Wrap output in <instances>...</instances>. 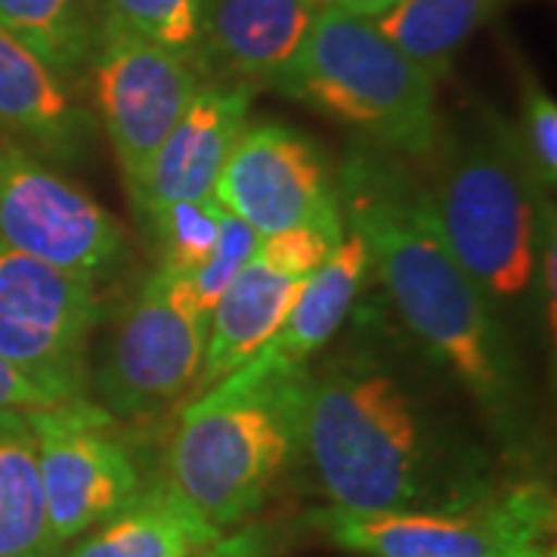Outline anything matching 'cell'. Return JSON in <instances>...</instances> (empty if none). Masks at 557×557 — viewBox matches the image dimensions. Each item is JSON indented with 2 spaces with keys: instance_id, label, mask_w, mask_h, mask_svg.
I'll return each mask as SVG.
<instances>
[{
  "instance_id": "obj_4",
  "label": "cell",
  "mask_w": 557,
  "mask_h": 557,
  "mask_svg": "<svg viewBox=\"0 0 557 557\" xmlns=\"http://www.w3.org/2000/svg\"><path fill=\"white\" fill-rule=\"evenodd\" d=\"M434 84L375 22L325 0L273 90L384 152L431 161L446 137Z\"/></svg>"
},
{
  "instance_id": "obj_2",
  "label": "cell",
  "mask_w": 557,
  "mask_h": 557,
  "mask_svg": "<svg viewBox=\"0 0 557 557\" xmlns=\"http://www.w3.org/2000/svg\"><path fill=\"white\" fill-rule=\"evenodd\" d=\"M335 177L341 214L366 242L409 341L478 406L498 440L520 443L527 381L518 347L449 251L428 186L372 143L354 146Z\"/></svg>"
},
{
  "instance_id": "obj_6",
  "label": "cell",
  "mask_w": 557,
  "mask_h": 557,
  "mask_svg": "<svg viewBox=\"0 0 557 557\" xmlns=\"http://www.w3.org/2000/svg\"><path fill=\"white\" fill-rule=\"evenodd\" d=\"M319 533L366 557H545L555 505L542 483H520L468 508L313 515Z\"/></svg>"
},
{
  "instance_id": "obj_19",
  "label": "cell",
  "mask_w": 557,
  "mask_h": 557,
  "mask_svg": "<svg viewBox=\"0 0 557 557\" xmlns=\"http://www.w3.org/2000/svg\"><path fill=\"white\" fill-rule=\"evenodd\" d=\"M25 416H0V557H62Z\"/></svg>"
},
{
  "instance_id": "obj_22",
  "label": "cell",
  "mask_w": 557,
  "mask_h": 557,
  "mask_svg": "<svg viewBox=\"0 0 557 557\" xmlns=\"http://www.w3.org/2000/svg\"><path fill=\"white\" fill-rule=\"evenodd\" d=\"M220 218H223V205L211 193L201 199L164 205L146 220L159 248L161 273L193 276L218 242Z\"/></svg>"
},
{
  "instance_id": "obj_23",
  "label": "cell",
  "mask_w": 557,
  "mask_h": 557,
  "mask_svg": "<svg viewBox=\"0 0 557 557\" xmlns=\"http://www.w3.org/2000/svg\"><path fill=\"white\" fill-rule=\"evenodd\" d=\"M102 10L171 53H199L205 0H102Z\"/></svg>"
},
{
  "instance_id": "obj_15",
  "label": "cell",
  "mask_w": 557,
  "mask_h": 557,
  "mask_svg": "<svg viewBox=\"0 0 557 557\" xmlns=\"http://www.w3.org/2000/svg\"><path fill=\"white\" fill-rule=\"evenodd\" d=\"M0 131L62 168L81 164L97 139V121L69 81L7 28H0Z\"/></svg>"
},
{
  "instance_id": "obj_13",
  "label": "cell",
  "mask_w": 557,
  "mask_h": 557,
  "mask_svg": "<svg viewBox=\"0 0 557 557\" xmlns=\"http://www.w3.org/2000/svg\"><path fill=\"white\" fill-rule=\"evenodd\" d=\"M248 87L205 84L137 183L127 186L137 218L146 223L164 205L211 196L218 189L223 164L248 124Z\"/></svg>"
},
{
  "instance_id": "obj_20",
  "label": "cell",
  "mask_w": 557,
  "mask_h": 557,
  "mask_svg": "<svg viewBox=\"0 0 557 557\" xmlns=\"http://www.w3.org/2000/svg\"><path fill=\"white\" fill-rule=\"evenodd\" d=\"M498 7L502 0H399L372 22L406 60L437 81Z\"/></svg>"
},
{
  "instance_id": "obj_11",
  "label": "cell",
  "mask_w": 557,
  "mask_h": 557,
  "mask_svg": "<svg viewBox=\"0 0 557 557\" xmlns=\"http://www.w3.org/2000/svg\"><path fill=\"white\" fill-rule=\"evenodd\" d=\"M35 446L47 515L62 545L112 518L143 490V474L119 418L90 397L62 399L25 416Z\"/></svg>"
},
{
  "instance_id": "obj_8",
  "label": "cell",
  "mask_w": 557,
  "mask_h": 557,
  "mask_svg": "<svg viewBox=\"0 0 557 557\" xmlns=\"http://www.w3.org/2000/svg\"><path fill=\"white\" fill-rule=\"evenodd\" d=\"M97 282L0 242V354L50 397H90Z\"/></svg>"
},
{
  "instance_id": "obj_28",
  "label": "cell",
  "mask_w": 557,
  "mask_h": 557,
  "mask_svg": "<svg viewBox=\"0 0 557 557\" xmlns=\"http://www.w3.org/2000/svg\"><path fill=\"white\" fill-rule=\"evenodd\" d=\"M273 542H276L273 527L248 523V527H242L230 536L220 533L211 545L199 548L193 557H270L273 555Z\"/></svg>"
},
{
  "instance_id": "obj_5",
  "label": "cell",
  "mask_w": 557,
  "mask_h": 557,
  "mask_svg": "<svg viewBox=\"0 0 557 557\" xmlns=\"http://www.w3.org/2000/svg\"><path fill=\"white\" fill-rule=\"evenodd\" d=\"M431 161L437 177L428 193L449 251L498 313L515 307L530 292L552 226L518 131L486 119L474 134L443 137Z\"/></svg>"
},
{
  "instance_id": "obj_16",
  "label": "cell",
  "mask_w": 557,
  "mask_h": 557,
  "mask_svg": "<svg viewBox=\"0 0 557 557\" xmlns=\"http://www.w3.org/2000/svg\"><path fill=\"white\" fill-rule=\"evenodd\" d=\"M307 278L278 273L270 263L251 258L211 310L205 359L196 394L236 372L273 341L288 319Z\"/></svg>"
},
{
  "instance_id": "obj_7",
  "label": "cell",
  "mask_w": 557,
  "mask_h": 557,
  "mask_svg": "<svg viewBox=\"0 0 557 557\" xmlns=\"http://www.w3.org/2000/svg\"><path fill=\"white\" fill-rule=\"evenodd\" d=\"M208 322L193 278L156 270L90 372L102 409L115 418H149L196 391Z\"/></svg>"
},
{
  "instance_id": "obj_3",
  "label": "cell",
  "mask_w": 557,
  "mask_h": 557,
  "mask_svg": "<svg viewBox=\"0 0 557 557\" xmlns=\"http://www.w3.org/2000/svg\"><path fill=\"white\" fill-rule=\"evenodd\" d=\"M310 366L260 350L199 391L168 446V483L220 533L255 518L300 458Z\"/></svg>"
},
{
  "instance_id": "obj_10",
  "label": "cell",
  "mask_w": 557,
  "mask_h": 557,
  "mask_svg": "<svg viewBox=\"0 0 557 557\" xmlns=\"http://www.w3.org/2000/svg\"><path fill=\"white\" fill-rule=\"evenodd\" d=\"M0 242L90 282L119 276L127 263L119 220L7 134H0Z\"/></svg>"
},
{
  "instance_id": "obj_25",
  "label": "cell",
  "mask_w": 557,
  "mask_h": 557,
  "mask_svg": "<svg viewBox=\"0 0 557 557\" xmlns=\"http://www.w3.org/2000/svg\"><path fill=\"white\" fill-rule=\"evenodd\" d=\"M515 131L539 189L552 193L557 183V106L533 81L523 87V127Z\"/></svg>"
},
{
  "instance_id": "obj_21",
  "label": "cell",
  "mask_w": 557,
  "mask_h": 557,
  "mask_svg": "<svg viewBox=\"0 0 557 557\" xmlns=\"http://www.w3.org/2000/svg\"><path fill=\"white\" fill-rule=\"evenodd\" d=\"M97 16V0H0V28L20 38L62 81L84 75Z\"/></svg>"
},
{
  "instance_id": "obj_9",
  "label": "cell",
  "mask_w": 557,
  "mask_h": 557,
  "mask_svg": "<svg viewBox=\"0 0 557 557\" xmlns=\"http://www.w3.org/2000/svg\"><path fill=\"white\" fill-rule=\"evenodd\" d=\"M84 72L121 174L134 186L205 87L199 65L100 10Z\"/></svg>"
},
{
  "instance_id": "obj_14",
  "label": "cell",
  "mask_w": 557,
  "mask_h": 557,
  "mask_svg": "<svg viewBox=\"0 0 557 557\" xmlns=\"http://www.w3.org/2000/svg\"><path fill=\"white\" fill-rule=\"evenodd\" d=\"M319 7V0H205L196 53L205 84L273 87Z\"/></svg>"
},
{
  "instance_id": "obj_29",
  "label": "cell",
  "mask_w": 557,
  "mask_h": 557,
  "mask_svg": "<svg viewBox=\"0 0 557 557\" xmlns=\"http://www.w3.org/2000/svg\"><path fill=\"white\" fill-rule=\"evenodd\" d=\"M332 3H338V7L357 13V16H366V20H379L381 13H387L399 0H332Z\"/></svg>"
},
{
  "instance_id": "obj_18",
  "label": "cell",
  "mask_w": 557,
  "mask_h": 557,
  "mask_svg": "<svg viewBox=\"0 0 557 557\" xmlns=\"http://www.w3.org/2000/svg\"><path fill=\"white\" fill-rule=\"evenodd\" d=\"M369 273L372 258L366 242L354 230H344L335 251L307 276L292 313L263 350L295 366H310V357L332 344L354 313Z\"/></svg>"
},
{
  "instance_id": "obj_30",
  "label": "cell",
  "mask_w": 557,
  "mask_h": 557,
  "mask_svg": "<svg viewBox=\"0 0 557 557\" xmlns=\"http://www.w3.org/2000/svg\"><path fill=\"white\" fill-rule=\"evenodd\" d=\"M545 557H555V548H552V552H548V555H545Z\"/></svg>"
},
{
  "instance_id": "obj_12",
  "label": "cell",
  "mask_w": 557,
  "mask_h": 557,
  "mask_svg": "<svg viewBox=\"0 0 557 557\" xmlns=\"http://www.w3.org/2000/svg\"><path fill=\"white\" fill-rule=\"evenodd\" d=\"M214 196L255 226L260 239L295 226L344 230L338 177L325 152L317 139L282 121L245 124Z\"/></svg>"
},
{
  "instance_id": "obj_26",
  "label": "cell",
  "mask_w": 557,
  "mask_h": 557,
  "mask_svg": "<svg viewBox=\"0 0 557 557\" xmlns=\"http://www.w3.org/2000/svg\"><path fill=\"white\" fill-rule=\"evenodd\" d=\"M341 236L344 230H332V226H295L276 236H263L255 258L270 263L278 273L307 278L335 251Z\"/></svg>"
},
{
  "instance_id": "obj_1",
  "label": "cell",
  "mask_w": 557,
  "mask_h": 557,
  "mask_svg": "<svg viewBox=\"0 0 557 557\" xmlns=\"http://www.w3.org/2000/svg\"><path fill=\"white\" fill-rule=\"evenodd\" d=\"M412 347L369 317L310 369L300 458L332 508L446 511L496 493L483 449L446 412L434 362H412Z\"/></svg>"
},
{
  "instance_id": "obj_24",
  "label": "cell",
  "mask_w": 557,
  "mask_h": 557,
  "mask_svg": "<svg viewBox=\"0 0 557 557\" xmlns=\"http://www.w3.org/2000/svg\"><path fill=\"white\" fill-rule=\"evenodd\" d=\"M258 230L248 226L245 220L236 218L233 211L223 208L218 242H214L208 260L189 276L193 278V288H196V298H199L201 310H205L208 317H211V310L218 307L220 295L230 288V282L239 276L242 267L258 255Z\"/></svg>"
},
{
  "instance_id": "obj_17",
  "label": "cell",
  "mask_w": 557,
  "mask_h": 557,
  "mask_svg": "<svg viewBox=\"0 0 557 557\" xmlns=\"http://www.w3.org/2000/svg\"><path fill=\"white\" fill-rule=\"evenodd\" d=\"M218 536V527L189 508L168 480H156L75 539L62 557H193Z\"/></svg>"
},
{
  "instance_id": "obj_27",
  "label": "cell",
  "mask_w": 557,
  "mask_h": 557,
  "mask_svg": "<svg viewBox=\"0 0 557 557\" xmlns=\"http://www.w3.org/2000/svg\"><path fill=\"white\" fill-rule=\"evenodd\" d=\"M50 406H57V399L50 397L47 391H40L35 381L0 354V416L3 412L28 416V412H40V409H50Z\"/></svg>"
}]
</instances>
